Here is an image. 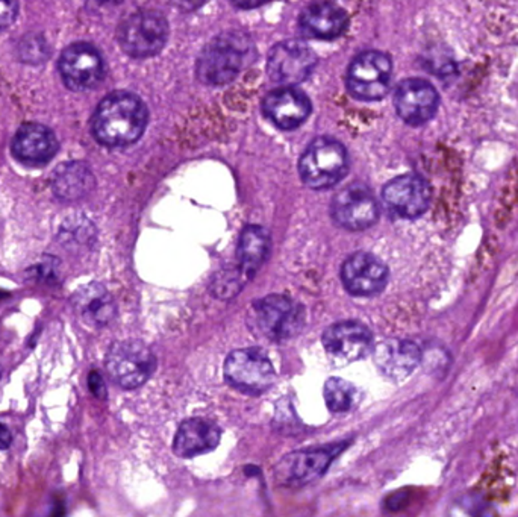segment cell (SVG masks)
Returning a JSON list of instances; mask_svg holds the SVG:
<instances>
[{
	"label": "cell",
	"mask_w": 518,
	"mask_h": 517,
	"mask_svg": "<svg viewBox=\"0 0 518 517\" xmlns=\"http://www.w3.org/2000/svg\"><path fill=\"white\" fill-rule=\"evenodd\" d=\"M149 122L146 103L133 93L114 92L93 114L92 132L106 148H126L142 139Z\"/></svg>",
	"instance_id": "cell-1"
},
{
	"label": "cell",
	"mask_w": 518,
	"mask_h": 517,
	"mask_svg": "<svg viewBox=\"0 0 518 517\" xmlns=\"http://www.w3.org/2000/svg\"><path fill=\"white\" fill-rule=\"evenodd\" d=\"M257 56L255 44L248 34L226 31L203 47L196 64L200 83L221 87L232 83Z\"/></svg>",
	"instance_id": "cell-2"
},
{
	"label": "cell",
	"mask_w": 518,
	"mask_h": 517,
	"mask_svg": "<svg viewBox=\"0 0 518 517\" xmlns=\"http://www.w3.org/2000/svg\"><path fill=\"white\" fill-rule=\"evenodd\" d=\"M349 171V155L343 144L330 137H318L303 152L298 173L309 189L326 190L338 184Z\"/></svg>",
	"instance_id": "cell-3"
},
{
	"label": "cell",
	"mask_w": 518,
	"mask_h": 517,
	"mask_svg": "<svg viewBox=\"0 0 518 517\" xmlns=\"http://www.w3.org/2000/svg\"><path fill=\"white\" fill-rule=\"evenodd\" d=\"M169 22L158 11L142 10L129 15L117 29V42L132 58H151L169 40Z\"/></svg>",
	"instance_id": "cell-4"
},
{
	"label": "cell",
	"mask_w": 518,
	"mask_h": 517,
	"mask_svg": "<svg viewBox=\"0 0 518 517\" xmlns=\"http://www.w3.org/2000/svg\"><path fill=\"white\" fill-rule=\"evenodd\" d=\"M393 76V61L379 51L361 52L346 76L350 94L359 101H381L388 94Z\"/></svg>",
	"instance_id": "cell-5"
},
{
	"label": "cell",
	"mask_w": 518,
	"mask_h": 517,
	"mask_svg": "<svg viewBox=\"0 0 518 517\" xmlns=\"http://www.w3.org/2000/svg\"><path fill=\"white\" fill-rule=\"evenodd\" d=\"M105 367L110 378L122 388L142 387L155 372V356L138 340H123L110 347Z\"/></svg>",
	"instance_id": "cell-6"
},
{
	"label": "cell",
	"mask_w": 518,
	"mask_h": 517,
	"mask_svg": "<svg viewBox=\"0 0 518 517\" xmlns=\"http://www.w3.org/2000/svg\"><path fill=\"white\" fill-rule=\"evenodd\" d=\"M61 79L72 92H88L105 78V63L90 43H73L65 47L58 61Z\"/></svg>",
	"instance_id": "cell-7"
},
{
	"label": "cell",
	"mask_w": 518,
	"mask_h": 517,
	"mask_svg": "<svg viewBox=\"0 0 518 517\" xmlns=\"http://www.w3.org/2000/svg\"><path fill=\"white\" fill-rule=\"evenodd\" d=\"M316 52L302 40H285L271 49L267 61V73L282 87H296L309 78L316 69Z\"/></svg>",
	"instance_id": "cell-8"
},
{
	"label": "cell",
	"mask_w": 518,
	"mask_h": 517,
	"mask_svg": "<svg viewBox=\"0 0 518 517\" xmlns=\"http://www.w3.org/2000/svg\"><path fill=\"white\" fill-rule=\"evenodd\" d=\"M225 376L239 392L261 395L275 383V369L264 352L250 347L230 352L226 358Z\"/></svg>",
	"instance_id": "cell-9"
},
{
	"label": "cell",
	"mask_w": 518,
	"mask_h": 517,
	"mask_svg": "<svg viewBox=\"0 0 518 517\" xmlns=\"http://www.w3.org/2000/svg\"><path fill=\"white\" fill-rule=\"evenodd\" d=\"M257 324L266 337L285 340L300 333L305 324V311L287 296L271 295L255 304Z\"/></svg>",
	"instance_id": "cell-10"
},
{
	"label": "cell",
	"mask_w": 518,
	"mask_h": 517,
	"mask_svg": "<svg viewBox=\"0 0 518 517\" xmlns=\"http://www.w3.org/2000/svg\"><path fill=\"white\" fill-rule=\"evenodd\" d=\"M330 211L335 222L350 231L367 229L379 219L376 198L366 185L357 182L335 194Z\"/></svg>",
	"instance_id": "cell-11"
},
{
	"label": "cell",
	"mask_w": 518,
	"mask_h": 517,
	"mask_svg": "<svg viewBox=\"0 0 518 517\" xmlns=\"http://www.w3.org/2000/svg\"><path fill=\"white\" fill-rule=\"evenodd\" d=\"M395 108L406 125H426L440 108V93L426 79H404L396 88Z\"/></svg>",
	"instance_id": "cell-12"
},
{
	"label": "cell",
	"mask_w": 518,
	"mask_h": 517,
	"mask_svg": "<svg viewBox=\"0 0 518 517\" xmlns=\"http://www.w3.org/2000/svg\"><path fill=\"white\" fill-rule=\"evenodd\" d=\"M382 198L395 216L414 220L429 210L432 189L422 176L408 173L391 180L382 190Z\"/></svg>",
	"instance_id": "cell-13"
},
{
	"label": "cell",
	"mask_w": 518,
	"mask_h": 517,
	"mask_svg": "<svg viewBox=\"0 0 518 517\" xmlns=\"http://www.w3.org/2000/svg\"><path fill=\"white\" fill-rule=\"evenodd\" d=\"M323 346L335 366H346L363 360L373 347L370 329L361 322H338L326 329Z\"/></svg>",
	"instance_id": "cell-14"
},
{
	"label": "cell",
	"mask_w": 518,
	"mask_h": 517,
	"mask_svg": "<svg viewBox=\"0 0 518 517\" xmlns=\"http://www.w3.org/2000/svg\"><path fill=\"white\" fill-rule=\"evenodd\" d=\"M341 281L350 295L368 298L381 293L388 282V268L368 252H357L341 268Z\"/></svg>",
	"instance_id": "cell-15"
},
{
	"label": "cell",
	"mask_w": 518,
	"mask_h": 517,
	"mask_svg": "<svg viewBox=\"0 0 518 517\" xmlns=\"http://www.w3.org/2000/svg\"><path fill=\"white\" fill-rule=\"evenodd\" d=\"M58 152L60 141L55 132L42 123H24L11 141V153L17 161L28 166L47 164Z\"/></svg>",
	"instance_id": "cell-16"
},
{
	"label": "cell",
	"mask_w": 518,
	"mask_h": 517,
	"mask_svg": "<svg viewBox=\"0 0 518 517\" xmlns=\"http://www.w3.org/2000/svg\"><path fill=\"white\" fill-rule=\"evenodd\" d=\"M262 110L279 130L291 131L303 125L311 116L309 97L296 87H280L269 93L262 102Z\"/></svg>",
	"instance_id": "cell-17"
},
{
	"label": "cell",
	"mask_w": 518,
	"mask_h": 517,
	"mask_svg": "<svg viewBox=\"0 0 518 517\" xmlns=\"http://www.w3.org/2000/svg\"><path fill=\"white\" fill-rule=\"evenodd\" d=\"M373 360L386 378L400 383L413 375L422 361V351L415 343L404 338H386L373 352Z\"/></svg>",
	"instance_id": "cell-18"
},
{
	"label": "cell",
	"mask_w": 518,
	"mask_h": 517,
	"mask_svg": "<svg viewBox=\"0 0 518 517\" xmlns=\"http://www.w3.org/2000/svg\"><path fill=\"white\" fill-rule=\"evenodd\" d=\"M300 31L314 40H335L349 26V15L334 2H317L302 11Z\"/></svg>",
	"instance_id": "cell-19"
},
{
	"label": "cell",
	"mask_w": 518,
	"mask_h": 517,
	"mask_svg": "<svg viewBox=\"0 0 518 517\" xmlns=\"http://www.w3.org/2000/svg\"><path fill=\"white\" fill-rule=\"evenodd\" d=\"M72 305L83 324L93 328H103L110 325L117 315L114 298L105 287L97 282H92L74 291Z\"/></svg>",
	"instance_id": "cell-20"
},
{
	"label": "cell",
	"mask_w": 518,
	"mask_h": 517,
	"mask_svg": "<svg viewBox=\"0 0 518 517\" xmlns=\"http://www.w3.org/2000/svg\"><path fill=\"white\" fill-rule=\"evenodd\" d=\"M334 455L332 448L291 454L278 466V478L284 484L296 487L312 483L325 473L330 462L334 460Z\"/></svg>",
	"instance_id": "cell-21"
},
{
	"label": "cell",
	"mask_w": 518,
	"mask_h": 517,
	"mask_svg": "<svg viewBox=\"0 0 518 517\" xmlns=\"http://www.w3.org/2000/svg\"><path fill=\"white\" fill-rule=\"evenodd\" d=\"M221 431L207 419H190L176 433L173 451L182 458H193L211 453L220 444Z\"/></svg>",
	"instance_id": "cell-22"
},
{
	"label": "cell",
	"mask_w": 518,
	"mask_h": 517,
	"mask_svg": "<svg viewBox=\"0 0 518 517\" xmlns=\"http://www.w3.org/2000/svg\"><path fill=\"white\" fill-rule=\"evenodd\" d=\"M96 180L92 169L83 161L61 164L52 176V190L56 198L64 202H74L92 193Z\"/></svg>",
	"instance_id": "cell-23"
},
{
	"label": "cell",
	"mask_w": 518,
	"mask_h": 517,
	"mask_svg": "<svg viewBox=\"0 0 518 517\" xmlns=\"http://www.w3.org/2000/svg\"><path fill=\"white\" fill-rule=\"evenodd\" d=\"M271 239L266 228L250 225L244 228L239 237V270L246 279L255 275L270 255Z\"/></svg>",
	"instance_id": "cell-24"
},
{
	"label": "cell",
	"mask_w": 518,
	"mask_h": 517,
	"mask_svg": "<svg viewBox=\"0 0 518 517\" xmlns=\"http://www.w3.org/2000/svg\"><path fill=\"white\" fill-rule=\"evenodd\" d=\"M326 405L334 413L354 410L361 401V393L354 384L341 378H329L325 384Z\"/></svg>",
	"instance_id": "cell-25"
},
{
	"label": "cell",
	"mask_w": 518,
	"mask_h": 517,
	"mask_svg": "<svg viewBox=\"0 0 518 517\" xmlns=\"http://www.w3.org/2000/svg\"><path fill=\"white\" fill-rule=\"evenodd\" d=\"M94 227L88 219L83 216H73V218L65 219L61 223L60 231H58V241L61 245L67 246H85L94 239Z\"/></svg>",
	"instance_id": "cell-26"
},
{
	"label": "cell",
	"mask_w": 518,
	"mask_h": 517,
	"mask_svg": "<svg viewBox=\"0 0 518 517\" xmlns=\"http://www.w3.org/2000/svg\"><path fill=\"white\" fill-rule=\"evenodd\" d=\"M244 281H248V279H246L239 268L235 270V272L219 273L214 282H212V291L219 298L228 299V298H232V296L237 295L241 290Z\"/></svg>",
	"instance_id": "cell-27"
},
{
	"label": "cell",
	"mask_w": 518,
	"mask_h": 517,
	"mask_svg": "<svg viewBox=\"0 0 518 517\" xmlns=\"http://www.w3.org/2000/svg\"><path fill=\"white\" fill-rule=\"evenodd\" d=\"M19 15V0H0V31L10 28Z\"/></svg>",
	"instance_id": "cell-28"
},
{
	"label": "cell",
	"mask_w": 518,
	"mask_h": 517,
	"mask_svg": "<svg viewBox=\"0 0 518 517\" xmlns=\"http://www.w3.org/2000/svg\"><path fill=\"white\" fill-rule=\"evenodd\" d=\"M88 387H90L94 396L99 397V399H105L106 385L99 372H92L90 374V376H88Z\"/></svg>",
	"instance_id": "cell-29"
},
{
	"label": "cell",
	"mask_w": 518,
	"mask_h": 517,
	"mask_svg": "<svg viewBox=\"0 0 518 517\" xmlns=\"http://www.w3.org/2000/svg\"><path fill=\"white\" fill-rule=\"evenodd\" d=\"M83 2L92 10H102V8H108V6L122 4V0H83Z\"/></svg>",
	"instance_id": "cell-30"
},
{
	"label": "cell",
	"mask_w": 518,
	"mask_h": 517,
	"mask_svg": "<svg viewBox=\"0 0 518 517\" xmlns=\"http://www.w3.org/2000/svg\"><path fill=\"white\" fill-rule=\"evenodd\" d=\"M235 6L243 8V10H252L258 6L266 5L270 0H230Z\"/></svg>",
	"instance_id": "cell-31"
},
{
	"label": "cell",
	"mask_w": 518,
	"mask_h": 517,
	"mask_svg": "<svg viewBox=\"0 0 518 517\" xmlns=\"http://www.w3.org/2000/svg\"><path fill=\"white\" fill-rule=\"evenodd\" d=\"M13 444V434L4 424H0V451H5Z\"/></svg>",
	"instance_id": "cell-32"
}]
</instances>
